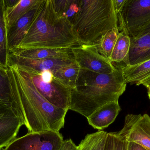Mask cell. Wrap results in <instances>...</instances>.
I'll list each match as a JSON object with an SVG mask.
<instances>
[{
	"label": "cell",
	"instance_id": "6da1fadb",
	"mask_svg": "<svg viewBox=\"0 0 150 150\" xmlns=\"http://www.w3.org/2000/svg\"><path fill=\"white\" fill-rule=\"evenodd\" d=\"M14 107L28 133L59 132L69 110L56 107L38 91L29 74L16 65L7 70Z\"/></svg>",
	"mask_w": 150,
	"mask_h": 150
},
{
	"label": "cell",
	"instance_id": "7a4b0ae2",
	"mask_svg": "<svg viewBox=\"0 0 150 150\" xmlns=\"http://www.w3.org/2000/svg\"><path fill=\"white\" fill-rule=\"evenodd\" d=\"M127 84L119 67L109 74H99L81 68L76 87L71 90L69 110L87 119L102 106L119 101Z\"/></svg>",
	"mask_w": 150,
	"mask_h": 150
},
{
	"label": "cell",
	"instance_id": "3957f363",
	"mask_svg": "<svg viewBox=\"0 0 150 150\" xmlns=\"http://www.w3.org/2000/svg\"><path fill=\"white\" fill-rule=\"evenodd\" d=\"M81 45L72 24L56 12L52 1L42 0L26 35L17 49H70Z\"/></svg>",
	"mask_w": 150,
	"mask_h": 150
},
{
	"label": "cell",
	"instance_id": "277c9868",
	"mask_svg": "<svg viewBox=\"0 0 150 150\" xmlns=\"http://www.w3.org/2000/svg\"><path fill=\"white\" fill-rule=\"evenodd\" d=\"M72 25L82 45L98 44L108 32L119 28L112 0H80L79 9Z\"/></svg>",
	"mask_w": 150,
	"mask_h": 150
},
{
	"label": "cell",
	"instance_id": "5b68a950",
	"mask_svg": "<svg viewBox=\"0 0 150 150\" xmlns=\"http://www.w3.org/2000/svg\"><path fill=\"white\" fill-rule=\"evenodd\" d=\"M117 18L119 31L135 37L150 22V0H127Z\"/></svg>",
	"mask_w": 150,
	"mask_h": 150
},
{
	"label": "cell",
	"instance_id": "8992f818",
	"mask_svg": "<svg viewBox=\"0 0 150 150\" xmlns=\"http://www.w3.org/2000/svg\"><path fill=\"white\" fill-rule=\"evenodd\" d=\"M63 141L59 132L28 133L15 139L2 150H59Z\"/></svg>",
	"mask_w": 150,
	"mask_h": 150
},
{
	"label": "cell",
	"instance_id": "52a82bcc",
	"mask_svg": "<svg viewBox=\"0 0 150 150\" xmlns=\"http://www.w3.org/2000/svg\"><path fill=\"white\" fill-rule=\"evenodd\" d=\"M76 62L81 68L99 74H109L116 69L99 52L96 45H82L72 48Z\"/></svg>",
	"mask_w": 150,
	"mask_h": 150
},
{
	"label": "cell",
	"instance_id": "ba28073f",
	"mask_svg": "<svg viewBox=\"0 0 150 150\" xmlns=\"http://www.w3.org/2000/svg\"><path fill=\"white\" fill-rule=\"evenodd\" d=\"M118 134L127 142L134 143L150 150V116L147 114H127L123 128Z\"/></svg>",
	"mask_w": 150,
	"mask_h": 150
},
{
	"label": "cell",
	"instance_id": "9c48e42d",
	"mask_svg": "<svg viewBox=\"0 0 150 150\" xmlns=\"http://www.w3.org/2000/svg\"><path fill=\"white\" fill-rule=\"evenodd\" d=\"M28 73L38 91L48 102L56 107L69 110L72 89L54 77L51 82L46 83L40 74Z\"/></svg>",
	"mask_w": 150,
	"mask_h": 150
},
{
	"label": "cell",
	"instance_id": "30bf717a",
	"mask_svg": "<svg viewBox=\"0 0 150 150\" xmlns=\"http://www.w3.org/2000/svg\"><path fill=\"white\" fill-rule=\"evenodd\" d=\"M75 62L74 58L31 59L9 53L8 65H16L29 73L40 74L50 70L53 74L58 70Z\"/></svg>",
	"mask_w": 150,
	"mask_h": 150
},
{
	"label": "cell",
	"instance_id": "8fae6325",
	"mask_svg": "<svg viewBox=\"0 0 150 150\" xmlns=\"http://www.w3.org/2000/svg\"><path fill=\"white\" fill-rule=\"evenodd\" d=\"M40 2L34 9L7 28L9 53L17 49L23 41L37 14Z\"/></svg>",
	"mask_w": 150,
	"mask_h": 150
},
{
	"label": "cell",
	"instance_id": "7c38bea8",
	"mask_svg": "<svg viewBox=\"0 0 150 150\" xmlns=\"http://www.w3.org/2000/svg\"><path fill=\"white\" fill-rule=\"evenodd\" d=\"M120 111L119 101L108 103L98 108L87 118L88 123L95 129L101 131L115 121Z\"/></svg>",
	"mask_w": 150,
	"mask_h": 150
},
{
	"label": "cell",
	"instance_id": "4fadbf2b",
	"mask_svg": "<svg viewBox=\"0 0 150 150\" xmlns=\"http://www.w3.org/2000/svg\"><path fill=\"white\" fill-rule=\"evenodd\" d=\"M25 123L16 114H6L0 116V149L7 147L16 139L20 128Z\"/></svg>",
	"mask_w": 150,
	"mask_h": 150
},
{
	"label": "cell",
	"instance_id": "5bb4252c",
	"mask_svg": "<svg viewBox=\"0 0 150 150\" xmlns=\"http://www.w3.org/2000/svg\"><path fill=\"white\" fill-rule=\"evenodd\" d=\"M150 59V32L130 38L129 54V65H134Z\"/></svg>",
	"mask_w": 150,
	"mask_h": 150
},
{
	"label": "cell",
	"instance_id": "9a60e30c",
	"mask_svg": "<svg viewBox=\"0 0 150 150\" xmlns=\"http://www.w3.org/2000/svg\"><path fill=\"white\" fill-rule=\"evenodd\" d=\"M9 53L17 56L31 59H45L49 58H74L72 48L53 49L34 48L16 49Z\"/></svg>",
	"mask_w": 150,
	"mask_h": 150
},
{
	"label": "cell",
	"instance_id": "2e32d148",
	"mask_svg": "<svg viewBox=\"0 0 150 150\" xmlns=\"http://www.w3.org/2000/svg\"><path fill=\"white\" fill-rule=\"evenodd\" d=\"M119 67L127 84L143 85L150 79V59L135 65Z\"/></svg>",
	"mask_w": 150,
	"mask_h": 150
},
{
	"label": "cell",
	"instance_id": "e0dca14e",
	"mask_svg": "<svg viewBox=\"0 0 150 150\" xmlns=\"http://www.w3.org/2000/svg\"><path fill=\"white\" fill-rule=\"evenodd\" d=\"M41 0H19L12 7L5 8L4 19L7 28L36 7Z\"/></svg>",
	"mask_w": 150,
	"mask_h": 150
},
{
	"label": "cell",
	"instance_id": "ac0fdd59",
	"mask_svg": "<svg viewBox=\"0 0 150 150\" xmlns=\"http://www.w3.org/2000/svg\"><path fill=\"white\" fill-rule=\"evenodd\" d=\"M130 47V37L123 31H120L115 45L108 60L111 63H124L129 65V54Z\"/></svg>",
	"mask_w": 150,
	"mask_h": 150
},
{
	"label": "cell",
	"instance_id": "d6986e66",
	"mask_svg": "<svg viewBox=\"0 0 150 150\" xmlns=\"http://www.w3.org/2000/svg\"><path fill=\"white\" fill-rule=\"evenodd\" d=\"M81 68L76 62L65 66L55 71L54 76L70 89H74Z\"/></svg>",
	"mask_w": 150,
	"mask_h": 150
},
{
	"label": "cell",
	"instance_id": "ffe728a7",
	"mask_svg": "<svg viewBox=\"0 0 150 150\" xmlns=\"http://www.w3.org/2000/svg\"><path fill=\"white\" fill-rule=\"evenodd\" d=\"M108 133L98 130L88 134L78 146V150H104Z\"/></svg>",
	"mask_w": 150,
	"mask_h": 150
},
{
	"label": "cell",
	"instance_id": "44dd1931",
	"mask_svg": "<svg viewBox=\"0 0 150 150\" xmlns=\"http://www.w3.org/2000/svg\"><path fill=\"white\" fill-rule=\"evenodd\" d=\"M54 8L59 16L67 18L72 24L79 9L80 0H52Z\"/></svg>",
	"mask_w": 150,
	"mask_h": 150
},
{
	"label": "cell",
	"instance_id": "7402d4cb",
	"mask_svg": "<svg viewBox=\"0 0 150 150\" xmlns=\"http://www.w3.org/2000/svg\"><path fill=\"white\" fill-rule=\"evenodd\" d=\"M119 28H114L101 37L95 44L99 52L108 59L112 53L119 35Z\"/></svg>",
	"mask_w": 150,
	"mask_h": 150
},
{
	"label": "cell",
	"instance_id": "603a6c76",
	"mask_svg": "<svg viewBox=\"0 0 150 150\" xmlns=\"http://www.w3.org/2000/svg\"><path fill=\"white\" fill-rule=\"evenodd\" d=\"M7 70L0 67V104L17 112L13 104Z\"/></svg>",
	"mask_w": 150,
	"mask_h": 150
},
{
	"label": "cell",
	"instance_id": "cb8c5ba5",
	"mask_svg": "<svg viewBox=\"0 0 150 150\" xmlns=\"http://www.w3.org/2000/svg\"><path fill=\"white\" fill-rule=\"evenodd\" d=\"M9 51L5 19L0 23V67L5 69L8 65Z\"/></svg>",
	"mask_w": 150,
	"mask_h": 150
},
{
	"label": "cell",
	"instance_id": "d4e9b609",
	"mask_svg": "<svg viewBox=\"0 0 150 150\" xmlns=\"http://www.w3.org/2000/svg\"><path fill=\"white\" fill-rule=\"evenodd\" d=\"M127 141L118 133H109L104 150H127Z\"/></svg>",
	"mask_w": 150,
	"mask_h": 150
},
{
	"label": "cell",
	"instance_id": "484cf974",
	"mask_svg": "<svg viewBox=\"0 0 150 150\" xmlns=\"http://www.w3.org/2000/svg\"><path fill=\"white\" fill-rule=\"evenodd\" d=\"M59 150H78V146L71 139H68L64 141Z\"/></svg>",
	"mask_w": 150,
	"mask_h": 150
},
{
	"label": "cell",
	"instance_id": "4316f807",
	"mask_svg": "<svg viewBox=\"0 0 150 150\" xmlns=\"http://www.w3.org/2000/svg\"><path fill=\"white\" fill-rule=\"evenodd\" d=\"M114 9L116 15H118L123 9L127 0H112Z\"/></svg>",
	"mask_w": 150,
	"mask_h": 150
},
{
	"label": "cell",
	"instance_id": "83f0119b",
	"mask_svg": "<svg viewBox=\"0 0 150 150\" xmlns=\"http://www.w3.org/2000/svg\"><path fill=\"white\" fill-rule=\"evenodd\" d=\"M41 79L45 82L50 83L53 81L54 76L52 71L50 70H46L40 74Z\"/></svg>",
	"mask_w": 150,
	"mask_h": 150
},
{
	"label": "cell",
	"instance_id": "f1b7e54d",
	"mask_svg": "<svg viewBox=\"0 0 150 150\" xmlns=\"http://www.w3.org/2000/svg\"><path fill=\"white\" fill-rule=\"evenodd\" d=\"M127 150H147L137 144L128 142Z\"/></svg>",
	"mask_w": 150,
	"mask_h": 150
},
{
	"label": "cell",
	"instance_id": "f546056e",
	"mask_svg": "<svg viewBox=\"0 0 150 150\" xmlns=\"http://www.w3.org/2000/svg\"><path fill=\"white\" fill-rule=\"evenodd\" d=\"M4 0H0V23L4 20Z\"/></svg>",
	"mask_w": 150,
	"mask_h": 150
},
{
	"label": "cell",
	"instance_id": "4dcf8cb0",
	"mask_svg": "<svg viewBox=\"0 0 150 150\" xmlns=\"http://www.w3.org/2000/svg\"><path fill=\"white\" fill-rule=\"evenodd\" d=\"M149 32H150V22H149L148 24H147L144 27L142 28V30L139 31V32L138 33V34L136 37L143 35V34Z\"/></svg>",
	"mask_w": 150,
	"mask_h": 150
},
{
	"label": "cell",
	"instance_id": "1f68e13d",
	"mask_svg": "<svg viewBox=\"0 0 150 150\" xmlns=\"http://www.w3.org/2000/svg\"><path fill=\"white\" fill-rule=\"evenodd\" d=\"M147 89L148 90V94H150V85Z\"/></svg>",
	"mask_w": 150,
	"mask_h": 150
},
{
	"label": "cell",
	"instance_id": "d6a6232c",
	"mask_svg": "<svg viewBox=\"0 0 150 150\" xmlns=\"http://www.w3.org/2000/svg\"><path fill=\"white\" fill-rule=\"evenodd\" d=\"M148 95H149V99L150 100V94H148Z\"/></svg>",
	"mask_w": 150,
	"mask_h": 150
}]
</instances>
